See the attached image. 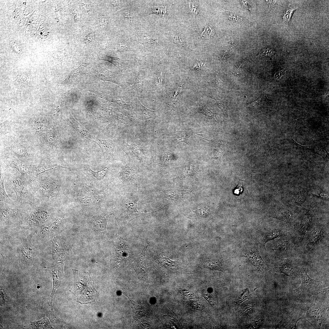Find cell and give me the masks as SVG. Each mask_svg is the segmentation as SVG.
Instances as JSON below:
<instances>
[{
    "mask_svg": "<svg viewBox=\"0 0 329 329\" xmlns=\"http://www.w3.org/2000/svg\"><path fill=\"white\" fill-rule=\"evenodd\" d=\"M131 202L128 204H126L127 211L129 218L132 220L143 215L144 214L137 210L136 203L134 202Z\"/></svg>",
    "mask_w": 329,
    "mask_h": 329,
    "instance_id": "7402d4cb",
    "label": "cell"
},
{
    "mask_svg": "<svg viewBox=\"0 0 329 329\" xmlns=\"http://www.w3.org/2000/svg\"><path fill=\"white\" fill-rule=\"evenodd\" d=\"M0 202L1 220L16 221L21 218V214L20 210L10 208L7 203Z\"/></svg>",
    "mask_w": 329,
    "mask_h": 329,
    "instance_id": "ba28073f",
    "label": "cell"
},
{
    "mask_svg": "<svg viewBox=\"0 0 329 329\" xmlns=\"http://www.w3.org/2000/svg\"><path fill=\"white\" fill-rule=\"evenodd\" d=\"M58 138L55 132L52 130L45 132L43 136L45 143L49 145L55 144Z\"/></svg>",
    "mask_w": 329,
    "mask_h": 329,
    "instance_id": "cb8c5ba5",
    "label": "cell"
},
{
    "mask_svg": "<svg viewBox=\"0 0 329 329\" xmlns=\"http://www.w3.org/2000/svg\"><path fill=\"white\" fill-rule=\"evenodd\" d=\"M196 9H197L196 7L195 6H194L193 4H193H192V9H191V12L192 13V14L193 15V16L194 17V18L195 19V17H196V16L197 15V11L196 10Z\"/></svg>",
    "mask_w": 329,
    "mask_h": 329,
    "instance_id": "f6af8a7d",
    "label": "cell"
},
{
    "mask_svg": "<svg viewBox=\"0 0 329 329\" xmlns=\"http://www.w3.org/2000/svg\"><path fill=\"white\" fill-rule=\"evenodd\" d=\"M100 27L101 28L102 27H103L106 23L105 17V16H103L100 18Z\"/></svg>",
    "mask_w": 329,
    "mask_h": 329,
    "instance_id": "bcb514c9",
    "label": "cell"
},
{
    "mask_svg": "<svg viewBox=\"0 0 329 329\" xmlns=\"http://www.w3.org/2000/svg\"><path fill=\"white\" fill-rule=\"evenodd\" d=\"M21 177L13 175L12 177V183L16 193L17 201L18 203L32 204L34 203V196L31 192L25 182Z\"/></svg>",
    "mask_w": 329,
    "mask_h": 329,
    "instance_id": "3957f363",
    "label": "cell"
},
{
    "mask_svg": "<svg viewBox=\"0 0 329 329\" xmlns=\"http://www.w3.org/2000/svg\"><path fill=\"white\" fill-rule=\"evenodd\" d=\"M82 5H83V8L85 9V10H86L87 12H88L89 11V8L88 7V6L87 4H85L83 3L82 4Z\"/></svg>",
    "mask_w": 329,
    "mask_h": 329,
    "instance_id": "681fc988",
    "label": "cell"
},
{
    "mask_svg": "<svg viewBox=\"0 0 329 329\" xmlns=\"http://www.w3.org/2000/svg\"><path fill=\"white\" fill-rule=\"evenodd\" d=\"M10 150L14 153L18 157L23 160L28 159L30 154L28 150L25 147L21 145H16L10 148Z\"/></svg>",
    "mask_w": 329,
    "mask_h": 329,
    "instance_id": "d6986e66",
    "label": "cell"
},
{
    "mask_svg": "<svg viewBox=\"0 0 329 329\" xmlns=\"http://www.w3.org/2000/svg\"><path fill=\"white\" fill-rule=\"evenodd\" d=\"M68 123L83 137L87 139L92 140L94 136L73 118L71 117L69 119Z\"/></svg>",
    "mask_w": 329,
    "mask_h": 329,
    "instance_id": "9a60e30c",
    "label": "cell"
},
{
    "mask_svg": "<svg viewBox=\"0 0 329 329\" xmlns=\"http://www.w3.org/2000/svg\"><path fill=\"white\" fill-rule=\"evenodd\" d=\"M249 295V290L246 289L242 291L237 297L236 303V304H239L242 302L243 301L248 298Z\"/></svg>",
    "mask_w": 329,
    "mask_h": 329,
    "instance_id": "836d02e7",
    "label": "cell"
},
{
    "mask_svg": "<svg viewBox=\"0 0 329 329\" xmlns=\"http://www.w3.org/2000/svg\"><path fill=\"white\" fill-rule=\"evenodd\" d=\"M280 234V231L278 229H270L266 231L264 234L262 241L264 248L267 242L276 238L279 236Z\"/></svg>",
    "mask_w": 329,
    "mask_h": 329,
    "instance_id": "603a6c76",
    "label": "cell"
},
{
    "mask_svg": "<svg viewBox=\"0 0 329 329\" xmlns=\"http://www.w3.org/2000/svg\"><path fill=\"white\" fill-rule=\"evenodd\" d=\"M178 133L175 136L171 138L176 144L182 142L187 143L189 140V138L191 136H194L195 134H196L190 129L183 131H179Z\"/></svg>",
    "mask_w": 329,
    "mask_h": 329,
    "instance_id": "e0dca14e",
    "label": "cell"
},
{
    "mask_svg": "<svg viewBox=\"0 0 329 329\" xmlns=\"http://www.w3.org/2000/svg\"><path fill=\"white\" fill-rule=\"evenodd\" d=\"M30 182L36 196L43 200H48L58 194L60 183L55 179L37 178Z\"/></svg>",
    "mask_w": 329,
    "mask_h": 329,
    "instance_id": "7a4b0ae2",
    "label": "cell"
},
{
    "mask_svg": "<svg viewBox=\"0 0 329 329\" xmlns=\"http://www.w3.org/2000/svg\"><path fill=\"white\" fill-rule=\"evenodd\" d=\"M244 256L258 269L261 271L265 269V263L260 254L258 247H255L248 248L244 253Z\"/></svg>",
    "mask_w": 329,
    "mask_h": 329,
    "instance_id": "9c48e42d",
    "label": "cell"
},
{
    "mask_svg": "<svg viewBox=\"0 0 329 329\" xmlns=\"http://www.w3.org/2000/svg\"><path fill=\"white\" fill-rule=\"evenodd\" d=\"M148 245V243L146 242L142 252L131 265L132 267L136 271L139 278L144 281H146L148 279L145 256L146 250Z\"/></svg>",
    "mask_w": 329,
    "mask_h": 329,
    "instance_id": "5b68a950",
    "label": "cell"
},
{
    "mask_svg": "<svg viewBox=\"0 0 329 329\" xmlns=\"http://www.w3.org/2000/svg\"><path fill=\"white\" fill-rule=\"evenodd\" d=\"M34 127L35 131L38 133L48 131L49 126L46 118L41 114L37 115L34 121Z\"/></svg>",
    "mask_w": 329,
    "mask_h": 329,
    "instance_id": "5bb4252c",
    "label": "cell"
},
{
    "mask_svg": "<svg viewBox=\"0 0 329 329\" xmlns=\"http://www.w3.org/2000/svg\"><path fill=\"white\" fill-rule=\"evenodd\" d=\"M324 232L323 226L318 225L315 226L308 236V247L310 248H313L318 244L323 239Z\"/></svg>",
    "mask_w": 329,
    "mask_h": 329,
    "instance_id": "30bf717a",
    "label": "cell"
},
{
    "mask_svg": "<svg viewBox=\"0 0 329 329\" xmlns=\"http://www.w3.org/2000/svg\"><path fill=\"white\" fill-rule=\"evenodd\" d=\"M228 18L230 20L234 22H239L240 21H242L243 20V18L241 16L237 14L231 13H229Z\"/></svg>",
    "mask_w": 329,
    "mask_h": 329,
    "instance_id": "74e56055",
    "label": "cell"
},
{
    "mask_svg": "<svg viewBox=\"0 0 329 329\" xmlns=\"http://www.w3.org/2000/svg\"><path fill=\"white\" fill-rule=\"evenodd\" d=\"M86 168L89 174L97 179H101L104 178L108 169V168L106 167L100 171L95 172L92 170L89 166H87Z\"/></svg>",
    "mask_w": 329,
    "mask_h": 329,
    "instance_id": "4316f807",
    "label": "cell"
},
{
    "mask_svg": "<svg viewBox=\"0 0 329 329\" xmlns=\"http://www.w3.org/2000/svg\"><path fill=\"white\" fill-rule=\"evenodd\" d=\"M94 33L93 31L89 33L85 37L84 39V42L87 44L92 42L94 37Z\"/></svg>",
    "mask_w": 329,
    "mask_h": 329,
    "instance_id": "b9f144b4",
    "label": "cell"
},
{
    "mask_svg": "<svg viewBox=\"0 0 329 329\" xmlns=\"http://www.w3.org/2000/svg\"><path fill=\"white\" fill-rule=\"evenodd\" d=\"M22 255L26 261L30 262L32 260L34 251L30 242L28 241L25 243L22 249Z\"/></svg>",
    "mask_w": 329,
    "mask_h": 329,
    "instance_id": "44dd1931",
    "label": "cell"
},
{
    "mask_svg": "<svg viewBox=\"0 0 329 329\" xmlns=\"http://www.w3.org/2000/svg\"><path fill=\"white\" fill-rule=\"evenodd\" d=\"M161 262L165 267L170 268H173L175 267V263L168 258H163L161 259Z\"/></svg>",
    "mask_w": 329,
    "mask_h": 329,
    "instance_id": "d590c367",
    "label": "cell"
},
{
    "mask_svg": "<svg viewBox=\"0 0 329 329\" xmlns=\"http://www.w3.org/2000/svg\"><path fill=\"white\" fill-rule=\"evenodd\" d=\"M59 167L65 168L63 165L54 163L48 159H42L40 163L35 167L36 176H37L44 172Z\"/></svg>",
    "mask_w": 329,
    "mask_h": 329,
    "instance_id": "4fadbf2b",
    "label": "cell"
},
{
    "mask_svg": "<svg viewBox=\"0 0 329 329\" xmlns=\"http://www.w3.org/2000/svg\"><path fill=\"white\" fill-rule=\"evenodd\" d=\"M276 269L279 272L288 276H292L294 271L292 267L287 263L281 265L280 267H277Z\"/></svg>",
    "mask_w": 329,
    "mask_h": 329,
    "instance_id": "484cf974",
    "label": "cell"
},
{
    "mask_svg": "<svg viewBox=\"0 0 329 329\" xmlns=\"http://www.w3.org/2000/svg\"><path fill=\"white\" fill-rule=\"evenodd\" d=\"M203 294L204 298H206L207 300L210 304L213 305H215L216 303L214 299V298L210 293H209L208 292L205 291L203 293Z\"/></svg>",
    "mask_w": 329,
    "mask_h": 329,
    "instance_id": "ab89813d",
    "label": "cell"
},
{
    "mask_svg": "<svg viewBox=\"0 0 329 329\" xmlns=\"http://www.w3.org/2000/svg\"><path fill=\"white\" fill-rule=\"evenodd\" d=\"M131 148V150L133 154L136 156H141L146 153V149L145 147L138 146L133 144L129 146Z\"/></svg>",
    "mask_w": 329,
    "mask_h": 329,
    "instance_id": "4dcf8cb0",
    "label": "cell"
},
{
    "mask_svg": "<svg viewBox=\"0 0 329 329\" xmlns=\"http://www.w3.org/2000/svg\"><path fill=\"white\" fill-rule=\"evenodd\" d=\"M296 9V8L289 6L285 9L283 16V22L285 25H288L293 13Z\"/></svg>",
    "mask_w": 329,
    "mask_h": 329,
    "instance_id": "83f0119b",
    "label": "cell"
},
{
    "mask_svg": "<svg viewBox=\"0 0 329 329\" xmlns=\"http://www.w3.org/2000/svg\"><path fill=\"white\" fill-rule=\"evenodd\" d=\"M290 244L288 240L283 241L281 239L277 240L274 248V250L276 254L281 256L287 254L289 248Z\"/></svg>",
    "mask_w": 329,
    "mask_h": 329,
    "instance_id": "2e32d148",
    "label": "cell"
},
{
    "mask_svg": "<svg viewBox=\"0 0 329 329\" xmlns=\"http://www.w3.org/2000/svg\"><path fill=\"white\" fill-rule=\"evenodd\" d=\"M0 136L4 135L9 133L11 130L10 122L6 120L0 124Z\"/></svg>",
    "mask_w": 329,
    "mask_h": 329,
    "instance_id": "1f68e13d",
    "label": "cell"
},
{
    "mask_svg": "<svg viewBox=\"0 0 329 329\" xmlns=\"http://www.w3.org/2000/svg\"><path fill=\"white\" fill-rule=\"evenodd\" d=\"M73 12L75 16V19L76 21L77 20V18L78 17V13L77 12L75 9H72Z\"/></svg>",
    "mask_w": 329,
    "mask_h": 329,
    "instance_id": "c3c4849f",
    "label": "cell"
},
{
    "mask_svg": "<svg viewBox=\"0 0 329 329\" xmlns=\"http://www.w3.org/2000/svg\"><path fill=\"white\" fill-rule=\"evenodd\" d=\"M211 157L218 160L221 161V158L222 154V147L220 145L213 147L211 150Z\"/></svg>",
    "mask_w": 329,
    "mask_h": 329,
    "instance_id": "f1b7e54d",
    "label": "cell"
},
{
    "mask_svg": "<svg viewBox=\"0 0 329 329\" xmlns=\"http://www.w3.org/2000/svg\"><path fill=\"white\" fill-rule=\"evenodd\" d=\"M92 141L96 143L101 148L104 157L109 160L112 155L114 149V143L111 139L103 140L94 136Z\"/></svg>",
    "mask_w": 329,
    "mask_h": 329,
    "instance_id": "8fae6325",
    "label": "cell"
},
{
    "mask_svg": "<svg viewBox=\"0 0 329 329\" xmlns=\"http://www.w3.org/2000/svg\"><path fill=\"white\" fill-rule=\"evenodd\" d=\"M207 266L208 268L212 269L220 270L225 268V266L217 260L210 261L207 262Z\"/></svg>",
    "mask_w": 329,
    "mask_h": 329,
    "instance_id": "d6a6232c",
    "label": "cell"
},
{
    "mask_svg": "<svg viewBox=\"0 0 329 329\" xmlns=\"http://www.w3.org/2000/svg\"><path fill=\"white\" fill-rule=\"evenodd\" d=\"M243 189V182L242 180H240L236 187L233 190V192L235 194L238 195L241 193Z\"/></svg>",
    "mask_w": 329,
    "mask_h": 329,
    "instance_id": "60d3db41",
    "label": "cell"
},
{
    "mask_svg": "<svg viewBox=\"0 0 329 329\" xmlns=\"http://www.w3.org/2000/svg\"><path fill=\"white\" fill-rule=\"evenodd\" d=\"M166 12L165 8L163 6H155L150 9L148 11L149 14L155 13L162 16L164 15Z\"/></svg>",
    "mask_w": 329,
    "mask_h": 329,
    "instance_id": "e575fe53",
    "label": "cell"
},
{
    "mask_svg": "<svg viewBox=\"0 0 329 329\" xmlns=\"http://www.w3.org/2000/svg\"><path fill=\"white\" fill-rule=\"evenodd\" d=\"M135 170L130 168L123 169L121 173L122 178L125 180H130L134 178Z\"/></svg>",
    "mask_w": 329,
    "mask_h": 329,
    "instance_id": "f546056e",
    "label": "cell"
},
{
    "mask_svg": "<svg viewBox=\"0 0 329 329\" xmlns=\"http://www.w3.org/2000/svg\"><path fill=\"white\" fill-rule=\"evenodd\" d=\"M5 178L2 175H0V202L9 205L13 204V202L9 197L5 191L4 186Z\"/></svg>",
    "mask_w": 329,
    "mask_h": 329,
    "instance_id": "ffe728a7",
    "label": "cell"
},
{
    "mask_svg": "<svg viewBox=\"0 0 329 329\" xmlns=\"http://www.w3.org/2000/svg\"><path fill=\"white\" fill-rule=\"evenodd\" d=\"M173 41L175 43L180 45L184 46V44L181 40L180 37L177 35H174L172 37Z\"/></svg>",
    "mask_w": 329,
    "mask_h": 329,
    "instance_id": "7bdbcfd3",
    "label": "cell"
},
{
    "mask_svg": "<svg viewBox=\"0 0 329 329\" xmlns=\"http://www.w3.org/2000/svg\"><path fill=\"white\" fill-rule=\"evenodd\" d=\"M274 217L283 221L289 222L293 218V214L289 210L281 208L274 211L273 214Z\"/></svg>",
    "mask_w": 329,
    "mask_h": 329,
    "instance_id": "ac0fdd59",
    "label": "cell"
},
{
    "mask_svg": "<svg viewBox=\"0 0 329 329\" xmlns=\"http://www.w3.org/2000/svg\"><path fill=\"white\" fill-rule=\"evenodd\" d=\"M307 193L305 191L301 192L293 196L289 200L290 203L293 205H298L302 203L305 200Z\"/></svg>",
    "mask_w": 329,
    "mask_h": 329,
    "instance_id": "d4e9b609",
    "label": "cell"
},
{
    "mask_svg": "<svg viewBox=\"0 0 329 329\" xmlns=\"http://www.w3.org/2000/svg\"><path fill=\"white\" fill-rule=\"evenodd\" d=\"M274 52V50L271 48H268L263 50L259 54L260 56H269L273 55Z\"/></svg>",
    "mask_w": 329,
    "mask_h": 329,
    "instance_id": "8d00e7d4",
    "label": "cell"
},
{
    "mask_svg": "<svg viewBox=\"0 0 329 329\" xmlns=\"http://www.w3.org/2000/svg\"><path fill=\"white\" fill-rule=\"evenodd\" d=\"M207 209L206 208L202 207L195 211L193 210V211L196 214L197 216L199 217H204L207 215Z\"/></svg>",
    "mask_w": 329,
    "mask_h": 329,
    "instance_id": "f35d334b",
    "label": "cell"
},
{
    "mask_svg": "<svg viewBox=\"0 0 329 329\" xmlns=\"http://www.w3.org/2000/svg\"><path fill=\"white\" fill-rule=\"evenodd\" d=\"M302 283L299 287L294 290L300 293L310 291L315 289L321 284V281L310 278L305 270L301 271Z\"/></svg>",
    "mask_w": 329,
    "mask_h": 329,
    "instance_id": "52a82bcc",
    "label": "cell"
},
{
    "mask_svg": "<svg viewBox=\"0 0 329 329\" xmlns=\"http://www.w3.org/2000/svg\"><path fill=\"white\" fill-rule=\"evenodd\" d=\"M6 159L9 164L20 172L21 177L25 181L30 182L34 179L33 173L35 171V167L24 163L10 155L7 156Z\"/></svg>",
    "mask_w": 329,
    "mask_h": 329,
    "instance_id": "277c9868",
    "label": "cell"
},
{
    "mask_svg": "<svg viewBox=\"0 0 329 329\" xmlns=\"http://www.w3.org/2000/svg\"><path fill=\"white\" fill-rule=\"evenodd\" d=\"M197 62L193 66V68L196 69L198 70L200 69L203 66V62L197 60Z\"/></svg>",
    "mask_w": 329,
    "mask_h": 329,
    "instance_id": "ee69618b",
    "label": "cell"
},
{
    "mask_svg": "<svg viewBox=\"0 0 329 329\" xmlns=\"http://www.w3.org/2000/svg\"><path fill=\"white\" fill-rule=\"evenodd\" d=\"M232 47H231L230 48H228V49L225 52V53L222 57L223 58H226V57L228 55V54L230 53L232 51Z\"/></svg>",
    "mask_w": 329,
    "mask_h": 329,
    "instance_id": "7dc6e473",
    "label": "cell"
},
{
    "mask_svg": "<svg viewBox=\"0 0 329 329\" xmlns=\"http://www.w3.org/2000/svg\"><path fill=\"white\" fill-rule=\"evenodd\" d=\"M74 275L73 291L77 302L81 304L95 301L97 291L94 283L88 272L73 270Z\"/></svg>",
    "mask_w": 329,
    "mask_h": 329,
    "instance_id": "6da1fadb",
    "label": "cell"
},
{
    "mask_svg": "<svg viewBox=\"0 0 329 329\" xmlns=\"http://www.w3.org/2000/svg\"><path fill=\"white\" fill-rule=\"evenodd\" d=\"M313 209H307L301 220L299 230V241L301 242L308 231L312 220Z\"/></svg>",
    "mask_w": 329,
    "mask_h": 329,
    "instance_id": "7c38bea8",
    "label": "cell"
},
{
    "mask_svg": "<svg viewBox=\"0 0 329 329\" xmlns=\"http://www.w3.org/2000/svg\"><path fill=\"white\" fill-rule=\"evenodd\" d=\"M51 214V213L47 210L42 208H37L30 214L27 221L28 224L34 226L42 224L48 220Z\"/></svg>",
    "mask_w": 329,
    "mask_h": 329,
    "instance_id": "8992f818",
    "label": "cell"
}]
</instances>
